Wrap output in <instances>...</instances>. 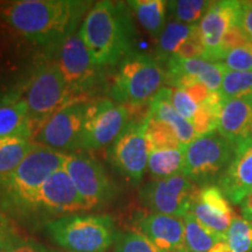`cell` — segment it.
<instances>
[{"instance_id": "6da1fadb", "label": "cell", "mask_w": 252, "mask_h": 252, "mask_svg": "<svg viewBox=\"0 0 252 252\" xmlns=\"http://www.w3.org/2000/svg\"><path fill=\"white\" fill-rule=\"evenodd\" d=\"M91 1L15 0L0 2V21L17 35L47 50L76 31Z\"/></svg>"}, {"instance_id": "7a4b0ae2", "label": "cell", "mask_w": 252, "mask_h": 252, "mask_svg": "<svg viewBox=\"0 0 252 252\" xmlns=\"http://www.w3.org/2000/svg\"><path fill=\"white\" fill-rule=\"evenodd\" d=\"M80 35L99 68L113 67L132 52L135 26L127 2L103 0L89 9Z\"/></svg>"}, {"instance_id": "3957f363", "label": "cell", "mask_w": 252, "mask_h": 252, "mask_svg": "<svg viewBox=\"0 0 252 252\" xmlns=\"http://www.w3.org/2000/svg\"><path fill=\"white\" fill-rule=\"evenodd\" d=\"M67 154L35 144L11 174L0 179V209L12 216L36 213L37 195L53 173L62 169Z\"/></svg>"}, {"instance_id": "277c9868", "label": "cell", "mask_w": 252, "mask_h": 252, "mask_svg": "<svg viewBox=\"0 0 252 252\" xmlns=\"http://www.w3.org/2000/svg\"><path fill=\"white\" fill-rule=\"evenodd\" d=\"M166 82L167 72L154 56L132 50L118 64L108 94L116 103L145 105Z\"/></svg>"}, {"instance_id": "5b68a950", "label": "cell", "mask_w": 252, "mask_h": 252, "mask_svg": "<svg viewBox=\"0 0 252 252\" xmlns=\"http://www.w3.org/2000/svg\"><path fill=\"white\" fill-rule=\"evenodd\" d=\"M27 104L33 138L56 112L78 100L54 61L41 63L34 69L26 84Z\"/></svg>"}, {"instance_id": "8992f818", "label": "cell", "mask_w": 252, "mask_h": 252, "mask_svg": "<svg viewBox=\"0 0 252 252\" xmlns=\"http://www.w3.org/2000/svg\"><path fill=\"white\" fill-rule=\"evenodd\" d=\"M46 229L56 245L71 252H106L118 235L108 215L58 217L47 223Z\"/></svg>"}, {"instance_id": "52a82bcc", "label": "cell", "mask_w": 252, "mask_h": 252, "mask_svg": "<svg viewBox=\"0 0 252 252\" xmlns=\"http://www.w3.org/2000/svg\"><path fill=\"white\" fill-rule=\"evenodd\" d=\"M235 153V147L219 132L197 137L185 147L184 174L194 185L219 184Z\"/></svg>"}, {"instance_id": "ba28073f", "label": "cell", "mask_w": 252, "mask_h": 252, "mask_svg": "<svg viewBox=\"0 0 252 252\" xmlns=\"http://www.w3.org/2000/svg\"><path fill=\"white\" fill-rule=\"evenodd\" d=\"M137 106L139 105L119 104L112 99L88 103L78 150L94 151L111 145L132 119L149 115H138Z\"/></svg>"}, {"instance_id": "9c48e42d", "label": "cell", "mask_w": 252, "mask_h": 252, "mask_svg": "<svg viewBox=\"0 0 252 252\" xmlns=\"http://www.w3.org/2000/svg\"><path fill=\"white\" fill-rule=\"evenodd\" d=\"M67 81L71 93L78 100L87 97L98 86L100 70L94 61L80 33H71L58 46L47 50Z\"/></svg>"}, {"instance_id": "30bf717a", "label": "cell", "mask_w": 252, "mask_h": 252, "mask_svg": "<svg viewBox=\"0 0 252 252\" xmlns=\"http://www.w3.org/2000/svg\"><path fill=\"white\" fill-rule=\"evenodd\" d=\"M147 125L149 115L132 119L108 149L110 165L132 185L140 184L149 163Z\"/></svg>"}, {"instance_id": "8fae6325", "label": "cell", "mask_w": 252, "mask_h": 252, "mask_svg": "<svg viewBox=\"0 0 252 252\" xmlns=\"http://www.w3.org/2000/svg\"><path fill=\"white\" fill-rule=\"evenodd\" d=\"M87 209L102 207L115 196V186L102 163L84 153L67 156L63 166Z\"/></svg>"}, {"instance_id": "7c38bea8", "label": "cell", "mask_w": 252, "mask_h": 252, "mask_svg": "<svg viewBox=\"0 0 252 252\" xmlns=\"http://www.w3.org/2000/svg\"><path fill=\"white\" fill-rule=\"evenodd\" d=\"M198 187L184 174L146 184L139 191L145 206L154 214L184 217L190 213L191 203Z\"/></svg>"}, {"instance_id": "4fadbf2b", "label": "cell", "mask_w": 252, "mask_h": 252, "mask_svg": "<svg viewBox=\"0 0 252 252\" xmlns=\"http://www.w3.org/2000/svg\"><path fill=\"white\" fill-rule=\"evenodd\" d=\"M87 108L86 102H75L64 106L41 127L33 138V143L56 151L78 150Z\"/></svg>"}, {"instance_id": "5bb4252c", "label": "cell", "mask_w": 252, "mask_h": 252, "mask_svg": "<svg viewBox=\"0 0 252 252\" xmlns=\"http://www.w3.org/2000/svg\"><path fill=\"white\" fill-rule=\"evenodd\" d=\"M239 8L241 1L236 0H222L210 4L197 25L206 52L204 60L220 63L223 39L230 28L238 25Z\"/></svg>"}, {"instance_id": "9a60e30c", "label": "cell", "mask_w": 252, "mask_h": 252, "mask_svg": "<svg viewBox=\"0 0 252 252\" xmlns=\"http://www.w3.org/2000/svg\"><path fill=\"white\" fill-rule=\"evenodd\" d=\"M87 210L76 187L63 168L47 179L37 195L36 213L43 215L63 217Z\"/></svg>"}, {"instance_id": "2e32d148", "label": "cell", "mask_w": 252, "mask_h": 252, "mask_svg": "<svg viewBox=\"0 0 252 252\" xmlns=\"http://www.w3.org/2000/svg\"><path fill=\"white\" fill-rule=\"evenodd\" d=\"M190 213L201 224L219 234H225L235 219L230 201L217 185L198 188Z\"/></svg>"}, {"instance_id": "e0dca14e", "label": "cell", "mask_w": 252, "mask_h": 252, "mask_svg": "<svg viewBox=\"0 0 252 252\" xmlns=\"http://www.w3.org/2000/svg\"><path fill=\"white\" fill-rule=\"evenodd\" d=\"M137 229L160 252H179L186 249L185 223L181 217L152 213L137 220Z\"/></svg>"}, {"instance_id": "ac0fdd59", "label": "cell", "mask_w": 252, "mask_h": 252, "mask_svg": "<svg viewBox=\"0 0 252 252\" xmlns=\"http://www.w3.org/2000/svg\"><path fill=\"white\" fill-rule=\"evenodd\" d=\"M217 186L234 204H241L252 193V139L236 147L231 162Z\"/></svg>"}, {"instance_id": "d6986e66", "label": "cell", "mask_w": 252, "mask_h": 252, "mask_svg": "<svg viewBox=\"0 0 252 252\" xmlns=\"http://www.w3.org/2000/svg\"><path fill=\"white\" fill-rule=\"evenodd\" d=\"M217 132L235 149L252 139V98L223 100Z\"/></svg>"}, {"instance_id": "ffe728a7", "label": "cell", "mask_w": 252, "mask_h": 252, "mask_svg": "<svg viewBox=\"0 0 252 252\" xmlns=\"http://www.w3.org/2000/svg\"><path fill=\"white\" fill-rule=\"evenodd\" d=\"M167 82L174 78L189 76L196 78L210 91H220L225 67L220 62L204 59H181L172 56L166 62Z\"/></svg>"}, {"instance_id": "44dd1931", "label": "cell", "mask_w": 252, "mask_h": 252, "mask_svg": "<svg viewBox=\"0 0 252 252\" xmlns=\"http://www.w3.org/2000/svg\"><path fill=\"white\" fill-rule=\"evenodd\" d=\"M5 138H33L27 104L18 93L0 100V139Z\"/></svg>"}, {"instance_id": "7402d4cb", "label": "cell", "mask_w": 252, "mask_h": 252, "mask_svg": "<svg viewBox=\"0 0 252 252\" xmlns=\"http://www.w3.org/2000/svg\"><path fill=\"white\" fill-rule=\"evenodd\" d=\"M171 88L163 87L150 102V113L165 123L174 131L179 141L186 147L190 144L197 135L195 133L193 125L187 119L181 117L178 111L173 108L171 103Z\"/></svg>"}, {"instance_id": "603a6c76", "label": "cell", "mask_w": 252, "mask_h": 252, "mask_svg": "<svg viewBox=\"0 0 252 252\" xmlns=\"http://www.w3.org/2000/svg\"><path fill=\"white\" fill-rule=\"evenodd\" d=\"M198 35L200 31L197 25H186L178 21H171L166 25L165 30L157 41L154 58L160 63H166L172 56L176 55L182 46Z\"/></svg>"}, {"instance_id": "cb8c5ba5", "label": "cell", "mask_w": 252, "mask_h": 252, "mask_svg": "<svg viewBox=\"0 0 252 252\" xmlns=\"http://www.w3.org/2000/svg\"><path fill=\"white\" fill-rule=\"evenodd\" d=\"M128 7L137 18L138 23L149 33L153 40L158 41L166 27L167 1L163 0H131Z\"/></svg>"}, {"instance_id": "d4e9b609", "label": "cell", "mask_w": 252, "mask_h": 252, "mask_svg": "<svg viewBox=\"0 0 252 252\" xmlns=\"http://www.w3.org/2000/svg\"><path fill=\"white\" fill-rule=\"evenodd\" d=\"M185 223V245L190 252H209L214 245L225 241V234H219L201 224L191 213L182 217Z\"/></svg>"}, {"instance_id": "484cf974", "label": "cell", "mask_w": 252, "mask_h": 252, "mask_svg": "<svg viewBox=\"0 0 252 252\" xmlns=\"http://www.w3.org/2000/svg\"><path fill=\"white\" fill-rule=\"evenodd\" d=\"M184 161L185 147L174 150H154L150 152L147 169L154 180H162L182 174Z\"/></svg>"}, {"instance_id": "4316f807", "label": "cell", "mask_w": 252, "mask_h": 252, "mask_svg": "<svg viewBox=\"0 0 252 252\" xmlns=\"http://www.w3.org/2000/svg\"><path fill=\"white\" fill-rule=\"evenodd\" d=\"M35 143L24 138L0 139V179L11 174L31 152Z\"/></svg>"}, {"instance_id": "83f0119b", "label": "cell", "mask_w": 252, "mask_h": 252, "mask_svg": "<svg viewBox=\"0 0 252 252\" xmlns=\"http://www.w3.org/2000/svg\"><path fill=\"white\" fill-rule=\"evenodd\" d=\"M222 104L223 99L219 91H212L209 98L203 104L198 105L196 115L190 122L197 137H202V135L216 132L217 127H219Z\"/></svg>"}, {"instance_id": "f1b7e54d", "label": "cell", "mask_w": 252, "mask_h": 252, "mask_svg": "<svg viewBox=\"0 0 252 252\" xmlns=\"http://www.w3.org/2000/svg\"><path fill=\"white\" fill-rule=\"evenodd\" d=\"M219 93L223 100L252 98V71H234L225 68Z\"/></svg>"}, {"instance_id": "f546056e", "label": "cell", "mask_w": 252, "mask_h": 252, "mask_svg": "<svg viewBox=\"0 0 252 252\" xmlns=\"http://www.w3.org/2000/svg\"><path fill=\"white\" fill-rule=\"evenodd\" d=\"M212 1L206 0H176L167 1V12L174 21L186 25H197L201 21Z\"/></svg>"}, {"instance_id": "4dcf8cb0", "label": "cell", "mask_w": 252, "mask_h": 252, "mask_svg": "<svg viewBox=\"0 0 252 252\" xmlns=\"http://www.w3.org/2000/svg\"><path fill=\"white\" fill-rule=\"evenodd\" d=\"M146 137L150 152L154 150L184 149L174 131L160 119L153 117L151 113H149V125H147Z\"/></svg>"}, {"instance_id": "1f68e13d", "label": "cell", "mask_w": 252, "mask_h": 252, "mask_svg": "<svg viewBox=\"0 0 252 252\" xmlns=\"http://www.w3.org/2000/svg\"><path fill=\"white\" fill-rule=\"evenodd\" d=\"M225 239L231 252L252 251V222L235 216L225 232Z\"/></svg>"}, {"instance_id": "d6a6232c", "label": "cell", "mask_w": 252, "mask_h": 252, "mask_svg": "<svg viewBox=\"0 0 252 252\" xmlns=\"http://www.w3.org/2000/svg\"><path fill=\"white\" fill-rule=\"evenodd\" d=\"M115 252H160L139 231L118 234L115 242Z\"/></svg>"}, {"instance_id": "836d02e7", "label": "cell", "mask_w": 252, "mask_h": 252, "mask_svg": "<svg viewBox=\"0 0 252 252\" xmlns=\"http://www.w3.org/2000/svg\"><path fill=\"white\" fill-rule=\"evenodd\" d=\"M220 63L229 70L252 71V42L230 50Z\"/></svg>"}, {"instance_id": "e575fe53", "label": "cell", "mask_w": 252, "mask_h": 252, "mask_svg": "<svg viewBox=\"0 0 252 252\" xmlns=\"http://www.w3.org/2000/svg\"><path fill=\"white\" fill-rule=\"evenodd\" d=\"M171 103L181 117L190 123L193 121L194 116L196 115L198 105L195 100L191 98L186 91L179 89V88H171Z\"/></svg>"}, {"instance_id": "d590c367", "label": "cell", "mask_w": 252, "mask_h": 252, "mask_svg": "<svg viewBox=\"0 0 252 252\" xmlns=\"http://www.w3.org/2000/svg\"><path fill=\"white\" fill-rule=\"evenodd\" d=\"M23 239L14 222L5 213L0 212V252H8Z\"/></svg>"}, {"instance_id": "8d00e7d4", "label": "cell", "mask_w": 252, "mask_h": 252, "mask_svg": "<svg viewBox=\"0 0 252 252\" xmlns=\"http://www.w3.org/2000/svg\"><path fill=\"white\" fill-rule=\"evenodd\" d=\"M252 42V41L247 36V34L242 31V28L236 25L232 28H230L228 33L225 34L224 39H223L222 42V48H220V55H222V60L224 58L226 53H229L230 50L238 48V47H242L244 45H248V43ZM220 60V62H222Z\"/></svg>"}, {"instance_id": "74e56055", "label": "cell", "mask_w": 252, "mask_h": 252, "mask_svg": "<svg viewBox=\"0 0 252 252\" xmlns=\"http://www.w3.org/2000/svg\"><path fill=\"white\" fill-rule=\"evenodd\" d=\"M238 26L252 41V1H241Z\"/></svg>"}, {"instance_id": "f35d334b", "label": "cell", "mask_w": 252, "mask_h": 252, "mask_svg": "<svg viewBox=\"0 0 252 252\" xmlns=\"http://www.w3.org/2000/svg\"><path fill=\"white\" fill-rule=\"evenodd\" d=\"M41 244L32 239H21L19 243L9 250L8 252H40Z\"/></svg>"}, {"instance_id": "ab89813d", "label": "cell", "mask_w": 252, "mask_h": 252, "mask_svg": "<svg viewBox=\"0 0 252 252\" xmlns=\"http://www.w3.org/2000/svg\"><path fill=\"white\" fill-rule=\"evenodd\" d=\"M209 252H231V251H230L229 245L226 243V239H225V241H220L217 244L214 245V248Z\"/></svg>"}, {"instance_id": "60d3db41", "label": "cell", "mask_w": 252, "mask_h": 252, "mask_svg": "<svg viewBox=\"0 0 252 252\" xmlns=\"http://www.w3.org/2000/svg\"><path fill=\"white\" fill-rule=\"evenodd\" d=\"M40 252H71V251H67V250H59V249H50V248H47V247H45V245L41 244Z\"/></svg>"}, {"instance_id": "b9f144b4", "label": "cell", "mask_w": 252, "mask_h": 252, "mask_svg": "<svg viewBox=\"0 0 252 252\" xmlns=\"http://www.w3.org/2000/svg\"><path fill=\"white\" fill-rule=\"evenodd\" d=\"M179 252H190V251H188L187 249H184V250H181V251H179Z\"/></svg>"}, {"instance_id": "7bdbcfd3", "label": "cell", "mask_w": 252, "mask_h": 252, "mask_svg": "<svg viewBox=\"0 0 252 252\" xmlns=\"http://www.w3.org/2000/svg\"><path fill=\"white\" fill-rule=\"evenodd\" d=\"M250 252H252V251H250Z\"/></svg>"}]
</instances>
